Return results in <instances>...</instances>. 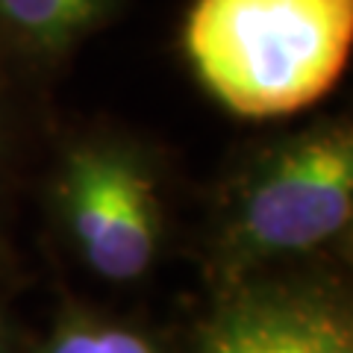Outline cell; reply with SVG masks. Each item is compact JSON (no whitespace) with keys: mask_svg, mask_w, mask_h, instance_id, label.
Here are the masks:
<instances>
[{"mask_svg":"<svg viewBox=\"0 0 353 353\" xmlns=\"http://www.w3.org/2000/svg\"><path fill=\"white\" fill-rule=\"evenodd\" d=\"M180 44L197 83L236 115H292L345 74L353 0H192Z\"/></svg>","mask_w":353,"mask_h":353,"instance_id":"6da1fadb","label":"cell"},{"mask_svg":"<svg viewBox=\"0 0 353 353\" xmlns=\"http://www.w3.org/2000/svg\"><path fill=\"white\" fill-rule=\"evenodd\" d=\"M353 218V132L345 121L285 139L241 185L227 248L239 262L294 256L339 239Z\"/></svg>","mask_w":353,"mask_h":353,"instance_id":"7a4b0ae2","label":"cell"},{"mask_svg":"<svg viewBox=\"0 0 353 353\" xmlns=\"http://www.w3.org/2000/svg\"><path fill=\"white\" fill-rule=\"evenodd\" d=\"M62 212L74 245L103 280H139L159 248V203L150 174L130 150L80 145L62 174Z\"/></svg>","mask_w":353,"mask_h":353,"instance_id":"3957f363","label":"cell"},{"mask_svg":"<svg viewBox=\"0 0 353 353\" xmlns=\"http://www.w3.org/2000/svg\"><path fill=\"white\" fill-rule=\"evenodd\" d=\"M206 353H353V330L321 294L262 285L227 301L206 333Z\"/></svg>","mask_w":353,"mask_h":353,"instance_id":"277c9868","label":"cell"},{"mask_svg":"<svg viewBox=\"0 0 353 353\" xmlns=\"http://www.w3.org/2000/svg\"><path fill=\"white\" fill-rule=\"evenodd\" d=\"M118 9L121 0H0V48L36 62H59Z\"/></svg>","mask_w":353,"mask_h":353,"instance_id":"5b68a950","label":"cell"},{"mask_svg":"<svg viewBox=\"0 0 353 353\" xmlns=\"http://www.w3.org/2000/svg\"><path fill=\"white\" fill-rule=\"evenodd\" d=\"M44 353H157L150 341L130 327L68 321L50 336Z\"/></svg>","mask_w":353,"mask_h":353,"instance_id":"8992f818","label":"cell"}]
</instances>
